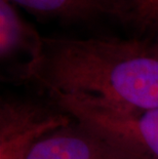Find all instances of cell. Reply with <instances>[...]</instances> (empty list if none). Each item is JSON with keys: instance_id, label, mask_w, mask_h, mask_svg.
Listing matches in <instances>:
<instances>
[{"instance_id": "obj_1", "label": "cell", "mask_w": 158, "mask_h": 159, "mask_svg": "<svg viewBox=\"0 0 158 159\" xmlns=\"http://www.w3.org/2000/svg\"><path fill=\"white\" fill-rule=\"evenodd\" d=\"M26 81L45 89L132 109L158 108V57L142 38L44 37Z\"/></svg>"}, {"instance_id": "obj_2", "label": "cell", "mask_w": 158, "mask_h": 159, "mask_svg": "<svg viewBox=\"0 0 158 159\" xmlns=\"http://www.w3.org/2000/svg\"><path fill=\"white\" fill-rule=\"evenodd\" d=\"M56 107L141 159H158V108H115L61 93Z\"/></svg>"}, {"instance_id": "obj_3", "label": "cell", "mask_w": 158, "mask_h": 159, "mask_svg": "<svg viewBox=\"0 0 158 159\" xmlns=\"http://www.w3.org/2000/svg\"><path fill=\"white\" fill-rule=\"evenodd\" d=\"M72 120L60 108L4 98L0 103V159H27L39 139Z\"/></svg>"}, {"instance_id": "obj_4", "label": "cell", "mask_w": 158, "mask_h": 159, "mask_svg": "<svg viewBox=\"0 0 158 159\" xmlns=\"http://www.w3.org/2000/svg\"><path fill=\"white\" fill-rule=\"evenodd\" d=\"M27 159H141L79 121L39 139Z\"/></svg>"}, {"instance_id": "obj_5", "label": "cell", "mask_w": 158, "mask_h": 159, "mask_svg": "<svg viewBox=\"0 0 158 159\" xmlns=\"http://www.w3.org/2000/svg\"><path fill=\"white\" fill-rule=\"evenodd\" d=\"M42 38L21 16L16 5L9 0H0V61L12 78L27 80L40 56Z\"/></svg>"}, {"instance_id": "obj_6", "label": "cell", "mask_w": 158, "mask_h": 159, "mask_svg": "<svg viewBox=\"0 0 158 159\" xmlns=\"http://www.w3.org/2000/svg\"><path fill=\"white\" fill-rule=\"evenodd\" d=\"M38 18L62 23H88L97 19H116L121 23L122 11L117 0H9Z\"/></svg>"}, {"instance_id": "obj_7", "label": "cell", "mask_w": 158, "mask_h": 159, "mask_svg": "<svg viewBox=\"0 0 158 159\" xmlns=\"http://www.w3.org/2000/svg\"><path fill=\"white\" fill-rule=\"evenodd\" d=\"M121 23L136 31L138 38L158 41V0H117Z\"/></svg>"}, {"instance_id": "obj_8", "label": "cell", "mask_w": 158, "mask_h": 159, "mask_svg": "<svg viewBox=\"0 0 158 159\" xmlns=\"http://www.w3.org/2000/svg\"><path fill=\"white\" fill-rule=\"evenodd\" d=\"M149 41H150L151 48H152L153 52L158 57V41H151V40H149Z\"/></svg>"}]
</instances>
